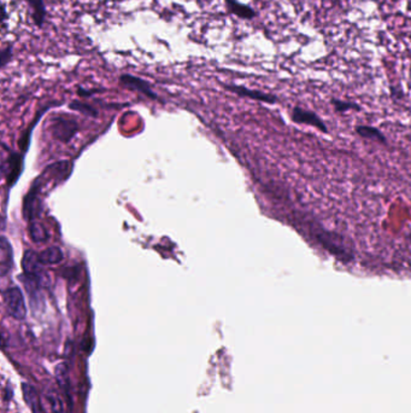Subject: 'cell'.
Here are the masks:
<instances>
[{
  "mask_svg": "<svg viewBox=\"0 0 411 413\" xmlns=\"http://www.w3.org/2000/svg\"><path fill=\"white\" fill-rule=\"evenodd\" d=\"M316 242L326 249L331 257H336V260L343 264H351L355 261V253L351 247L346 243L339 233L334 231H328L326 229H319L314 233Z\"/></svg>",
  "mask_w": 411,
  "mask_h": 413,
  "instance_id": "6da1fadb",
  "label": "cell"
},
{
  "mask_svg": "<svg viewBox=\"0 0 411 413\" xmlns=\"http://www.w3.org/2000/svg\"><path fill=\"white\" fill-rule=\"evenodd\" d=\"M290 117H291L292 122H295V124L310 126V127H314L319 132L326 133V134L329 133V129H328V126L324 122V119H321L312 110L302 108V107H295L292 109Z\"/></svg>",
  "mask_w": 411,
  "mask_h": 413,
  "instance_id": "7a4b0ae2",
  "label": "cell"
},
{
  "mask_svg": "<svg viewBox=\"0 0 411 413\" xmlns=\"http://www.w3.org/2000/svg\"><path fill=\"white\" fill-rule=\"evenodd\" d=\"M5 306L8 309L9 314L17 321H22L27 316V307L24 301L23 294L20 288L12 286L5 290L4 293Z\"/></svg>",
  "mask_w": 411,
  "mask_h": 413,
  "instance_id": "3957f363",
  "label": "cell"
},
{
  "mask_svg": "<svg viewBox=\"0 0 411 413\" xmlns=\"http://www.w3.org/2000/svg\"><path fill=\"white\" fill-rule=\"evenodd\" d=\"M224 87L229 92L236 93V96L250 98L252 101L262 102V103H267V104L279 103V97L273 95V93L263 92L260 90L248 89L245 86L234 84H224Z\"/></svg>",
  "mask_w": 411,
  "mask_h": 413,
  "instance_id": "277c9868",
  "label": "cell"
},
{
  "mask_svg": "<svg viewBox=\"0 0 411 413\" xmlns=\"http://www.w3.org/2000/svg\"><path fill=\"white\" fill-rule=\"evenodd\" d=\"M119 82L126 89L141 93V95H144L150 100H153V101L158 100L157 93L155 91H152L151 85L148 84V81L144 80V79H141V77H134L132 74H121L120 77H119Z\"/></svg>",
  "mask_w": 411,
  "mask_h": 413,
  "instance_id": "5b68a950",
  "label": "cell"
},
{
  "mask_svg": "<svg viewBox=\"0 0 411 413\" xmlns=\"http://www.w3.org/2000/svg\"><path fill=\"white\" fill-rule=\"evenodd\" d=\"M224 6L229 15L236 16L240 20L252 21L258 17V12L251 5L240 3L239 0H224Z\"/></svg>",
  "mask_w": 411,
  "mask_h": 413,
  "instance_id": "8992f818",
  "label": "cell"
},
{
  "mask_svg": "<svg viewBox=\"0 0 411 413\" xmlns=\"http://www.w3.org/2000/svg\"><path fill=\"white\" fill-rule=\"evenodd\" d=\"M53 134L57 139L63 141H70L76 131H77V124L72 120H67V119H57L53 124Z\"/></svg>",
  "mask_w": 411,
  "mask_h": 413,
  "instance_id": "52a82bcc",
  "label": "cell"
},
{
  "mask_svg": "<svg viewBox=\"0 0 411 413\" xmlns=\"http://www.w3.org/2000/svg\"><path fill=\"white\" fill-rule=\"evenodd\" d=\"M24 1L31 9L33 23L35 24L38 28H43L46 23V17H48L45 0H24Z\"/></svg>",
  "mask_w": 411,
  "mask_h": 413,
  "instance_id": "ba28073f",
  "label": "cell"
},
{
  "mask_svg": "<svg viewBox=\"0 0 411 413\" xmlns=\"http://www.w3.org/2000/svg\"><path fill=\"white\" fill-rule=\"evenodd\" d=\"M355 132L357 136L367 139V141H376L380 144H388V136L383 134V131L378 127L371 126V124H358L355 127Z\"/></svg>",
  "mask_w": 411,
  "mask_h": 413,
  "instance_id": "9c48e42d",
  "label": "cell"
},
{
  "mask_svg": "<svg viewBox=\"0 0 411 413\" xmlns=\"http://www.w3.org/2000/svg\"><path fill=\"white\" fill-rule=\"evenodd\" d=\"M22 392H23L24 402H27V405L32 409L33 413H46L44 406L41 404L40 397L33 385L23 383Z\"/></svg>",
  "mask_w": 411,
  "mask_h": 413,
  "instance_id": "30bf717a",
  "label": "cell"
},
{
  "mask_svg": "<svg viewBox=\"0 0 411 413\" xmlns=\"http://www.w3.org/2000/svg\"><path fill=\"white\" fill-rule=\"evenodd\" d=\"M40 261H39V254L34 253L33 250H27L24 253L22 259V269L26 274L29 276H38L40 273Z\"/></svg>",
  "mask_w": 411,
  "mask_h": 413,
  "instance_id": "8fae6325",
  "label": "cell"
},
{
  "mask_svg": "<svg viewBox=\"0 0 411 413\" xmlns=\"http://www.w3.org/2000/svg\"><path fill=\"white\" fill-rule=\"evenodd\" d=\"M63 259V252L58 247H48L39 254V261L43 266L58 265Z\"/></svg>",
  "mask_w": 411,
  "mask_h": 413,
  "instance_id": "7c38bea8",
  "label": "cell"
},
{
  "mask_svg": "<svg viewBox=\"0 0 411 413\" xmlns=\"http://www.w3.org/2000/svg\"><path fill=\"white\" fill-rule=\"evenodd\" d=\"M21 171H22L21 157L16 154H12L11 157H9V173L6 176L9 186H12L16 183L17 179L20 177Z\"/></svg>",
  "mask_w": 411,
  "mask_h": 413,
  "instance_id": "4fadbf2b",
  "label": "cell"
},
{
  "mask_svg": "<svg viewBox=\"0 0 411 413\" xmlns=\"http://www.w3.org/2000/svg\"><path fill=\"white\" fill-rule=\"evenodd\" d=\"M12 249L11 245L4 236L1 237V274L5 276L11 269Z\"/></svg>",
  "mask_w": 411,
  "mask_h": 413,
  "instance_id": "5bb4252c",
  "label": "cell"
},
{
  "mask_svg": "<svg viewBox=\"0 0 411 413\" xmlns=\"http://www.w3.org/2000/svg\"><path fill=\"white\" fill-rule=\"evenodd\" d=\"M46 400H48L50 409L53 413H64V404L62 397H60V393L53 388H48L46 390Z\"/></svg>",
  "mask_w": 411,
  "mask_h": 413,
  "instance_id": "9a60e30c",
  "label": "cell"
},
{
  "mask_svg": "<svg viewBox=\"0 0 411 413\" xmlns=\"http://www.w3.org/2000/svg\"><path fill=\"white\" fill-rule=\"evenodd\" d=\"M331 104L334 110L339 114H346V112H361V105L357 104L355 102L344 101V100H338V98H331Z\"/></svg>",
  "mask_w": 411,
  "mask_h": 413,
  "instance_id": "2e32d148",
  "label": "cell"
},
{
  "mask_svg": "<svg viewBox=\"0 0 411 413\" xmlns=\"http://www.w3.org/2000/svg\"><path fill=\"white\" fill-rule=\"evenodd\" d=\"M29 233H31L33 241L36 242V243H43L48 240V233H46V230L43 227V225L34 222V221H32L29 225Z\"/></svg>",
  "mask_w": 411,
  "mask_h": 413,
  "instance_id": "e0dca14e",
  "label": "cell"
},
{
  "mask_svg": "<svg viewBox=\"0 0 411 413\" xmlns=\"http://www.w3.org/2000/svg\"><path fill=\"white\" fill-rule=\"evenodd\" d=\"M70 109H74V110H79V112H82L84 115H88V117H97L98 115V112L96 109L91 107L89 104H86L84 102L74 101L70 103Z\"/></svg>",
  "mask_w": 411,
  "mask_h": 413,
  "instance_id": "ac0fdd59",
  "label": "cell"
},
{
  "mask_svg": "<svg viewBox=\"0 0 411 413\" xmlns=\"http://www.w3.org/2000/svg\"><path fill=\"white\" fill-rule=\"evenodd\" d=\"M13 57V44H6L0 50V68L4 69Z\"/></svg>",
  "mask_w": 411,
  "mask_h": 413,
  "instance_id": "d6986e66",
  "label": "cell"
},
{
  "mask_svg": "<svg viewBox=\"0 0 411 413\" xmlns=\"http://www.w3.org/2000/svg\"><path fill=\"white\" fill-rule=\"evenodd\" d=\"M57 373V381L60 383L63 388L67 387L68 385V376H67V370L64 368V365H60L56 369Z\"/></svg>",
  "mask_w": 411,
  "mask_h": 413,
  "instance_id": "ffe728a7",
  "label": "cell"
},
{
  "mask_svg": "<svg viewBox=\"0 0 411 413\" xmlns=\"http://www.w3.org/2000/svg\"><path fill=\"white\" fill-rule=\"evenodd\" d=\"M98 92H103V90H84V87H77V95L80 97H92L93 95H96Z\"/></svg>",
  "mask_w": 411,
  "mask_h": 413,
  "instance_id": "44dd1931",
  "label": "cell"
},
{
  "mask_svg": "<svg viewBox=\"0 0 411 413\" xmlns=\"http://www.w3.org/2000/svg\"><path fill=\"white\" fill-rule=\"evenodd\" d=\"M8 10H6V6H5V4H3V9H1V31H3V32L8 29Z\"/></svg>",
  "mask_w": 411,
  "mask_h": 413,
  "instance_id": "7402d4cb",
  "label": "cell"
},
{
  "mask_svg": "<svg viewBox=\"0 0 411 413\" xmlns=\"http://www.w3.org/2000/svg\"><path fill=\"white\" fill-rule=\"evenodd\" d=\"M409 77H410V80H411V63H410V68H409Z\"/></svg>",
  "mask_w": 411,
  "mask_h": 413,
  "instance_id": "603a6c76",
  "label": "cell"
},
{
  "mask_svg": "<svg viewBox=\"0 0 411 413\" xmlns=\"http://www.w3.org/2000/svg\"><path fill=\"white\" fill-rule=\"evenodd\" d=\"M407 237H409V241H410L411 243V231L409 232V235H407Z\"/></svg>",
  "mask_w": 411,
  "mask_h": 413,
  "instance_id": "cb8c5ba5",
  "label": "cell"
}]
</instances>
